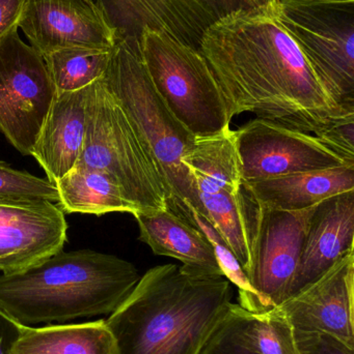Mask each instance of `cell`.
Instances as JSON below:
<instances>
[{
    "mask_svg": "<svg viewBox=\"0 0 354 354\" xmlns=\"http://www.w3.org/2000/svg\"><path fill=\"white\" fill-rule=\"evenodd\" d=\"M191 216L193 226L203 232L213 247L218 266L224 278L228 279L231 284L238 288L239 305L251 313L255 303V295L240 262L207 218L195 210L191 212Z\"/></svg>",
    "mask_w": 354,
    "mask_h": 354,
    "instance_id": "d4e9b609",
    "label": "cell"
},
{
    "mask_svg": "<svg viewBox=\"0 0 354 354\" xmlns=\"http://www.w3.org/2000/svg\"><path fill=\"white\" fill-rule=\"evenodd\" d=\"M56 95L43 56L18 29L0 39V131L23 156H31Z\"/></svg>",
    "mask_w": 354,
    "mask_h": 354,
    "instance_id": "30bf717a",
    "label": "cell"
},
{
    "mask_svg": "<svg viewBox=\"0 0 354 354\" xmlns=\"http://www.w3.org/2000/svg\"><path fill=\"white\" fill-rule=\"evenodd\" d=\"M54 183L60 197L57 205L68 214L139 212L114 179L104 172L75 166Z\"/></svg>",
    "mask_w": 354,
    "mask_h": 354,
    "instance_id": "44dd1931",
    "label": "cell"
},
{
    "mask_svg": "<svg viewBox=\"0 0 354 354\" xmlns=\"http://www.w3.org/2000/svg\"><path fill=\"white\" fill-rule=\"evenodd\" d=\"M354 252L278 309L293 328L330 335L354 348Z\"/></svg>",
    "mask_w": 354,
    "mask_h": 354,
    "instance_id": "5bb4252c",
    "label": "cell"
},
{
    "mask_svg": "<svg viewBox=\"0 0 354 354\" xmlns=\"http://www.w3.org/2000/svg\"><path fill=\"white\" fill-rule=\"evenodd\" d=\"M243 180L353 166L309 133L255 118L235 131Z\"/></svg>",
    "mask_w": 354,
    "mask_h": 354,
    "instance_id": "7c38bea8",
    "label": "cell"
},
{
    "mask_svg": "<svg viewBox=\"0 0 354 354\" xmlns=\"http://www.w3.org/2000/svg\"><path fill=\"white\" fill-rule=\"evenodd\" d=\"M270 0H95L118 39H135L145 29L159 31L199 50L212 24L243 8Z\"/></svg>",
    "mask_w": 354,
    "mask_h": 354,
    "instance_id": "8fae6325",
    "label": "cell"
},
{
    "mask_svg": "<svg viewBox=\"0 0 354 354\" xmlns=\"http://www.w3.org/2000/svg\"><path fill=\"white\" fill-rule=\"evenodd\" d=\"M55 183L48 178H41L26 171L14 169L0 161V205L51 202L58 204Z\"/></svg>",
    "mask_w": 354,
    "mask_h": 354,
    "instance_id": "cb8c5ba5",
    "label": "cell"
},
{
    "mask_svg": "<svg viewBox=\"0 0 354 354\" xmlns=\"http://www.w3.org/2000/svg\"><path fill=\"white\" fill-rule=\"evenodd\" d=\"M276 2L281 25L326 93L354 112V2Z\"/></svg>",
    "mask_w": 354,
    "mask_h": 354,
    "instance_id": "52a82bcc",
    "label": "cell"
},
{
    "mask_svg": "<svg viewBox=\"0 0 354 354\" xmlns=\"http://www.w3.org/2000/svg\"><path fill=\"white\" fill-rule=\"evenodd\" d=\"M242 185L247 195L263 207L297 212L354 191V165L243 180Z\"/></svg>",
    "mask_w": 354,
    "mask_h": 354,
    "instance_id": "ac0fdd59",
    "label": "cell"
},
{
    "mask_svg": "<svg viewBox=\"0 0 354 354\" xmlns=\"http://www.w3.org/2000/svg\"><path fill=\"white\" fill-rule=\"evenodd\" d=\"M242 307L232 304L226 317L212 333L199 354H260L245 340L241 328Z\"/></svg>",
    "mask_w": 354,
    "mask_h": 354,
    "instance_id": "484cf974",
    "label": "cell"
},
{
    "mask_svg": "<svg viewBox=\"0 0 354 354\" xmlns=\"http://www.w3.org/2000/svg\"><path fill=\"white\" fill-rule=\"evenodd\" d=\"M247 195L249 262L245 270L255 295L251 313H264L289 297L303 241L317 205L297 212L269 209Z\"/></svg>",
    "mask_w": 354,
    "mask_h": 354,
    "instance_id": "9c48e42d",
    "label": "cell"
},
{
    "mask_svg": "<svg viewBox=\"0 0 354 354\" xmlns=\"http://www.w3.org/2000/svg\"><path fill=\"white\" fill-rule=\"evenodd\" d=\"M68 223L51 202L0 205V272H24L62 251Z\"/></svg>",
    "mask_w": 354,
    "mask_h": 354,
    "instance_id": "9a60e30c",
    "label": "cell"
},
{
    "mask_svg": "<svg viewBox=\"0 0 354 354\" xmlns=\"http://www.w3.org/2000/svg\"><path fill=\"white\" fill-rule=\"evenodd\" d=\"M112 50L67 48L43 56L56 93L89 86L105 76Z\"/></svg>",
    "mask_w": 354,
    "mask_h": 354,
    "instance_id": "7402d4cb",
    "label": "cell"
},
{
    "mask_svg": "<svg viewBox=\"0 0 354 354\" xmlns=\"http://www.w3.org/2000/svg\"><path fill=\"white\" fill-rule=\"evenodd\" d=\"M25 326H21L0 310V354H10Z\"/></svg>",
    "mask_w": 354,
    "mask_h": 354,
    "instance_id": "f546056e",
    "label": "cell"
},
{
    "mask_svg": "<svg viewBox=\"0 0 354 354\" xmlns=\"http://www.w3.org/2000/svg\"><path fill=\"white\" fill-rule=\"evenodd\" d=\"M139 49L160 97L195 138L230 128L228 104L199 50L151 29L141 32Z\"/></svg>",
    "mask_w": 354,
    "mask_h": 354,
    "instance_id": "8992f818",
    "label": "cell"
},
{
    "mask_svg": "<svg viewBox=\"0 0 354 354\" xmlns=\"http://www.w3.org/2000/svg\"><path fill=\"white\" fill-rule=\"evenodd\" d=\"M27 0H0V39L19 28Z\"/></svg>",
    "mask_w": 354,
    "mask_h": 354,
    "instance_id": "f1b7e54d",
    "label": "cell"
},
{
    "mask_svg": "<svg viewBox=\"0 0 354 354\" xmlns=\"http://www.w3.org/2000/svg\"><path fill=\"white\" fill-rule=\"evenodd\" d=\"M75 166L112 177L139 212L168 208V189L157 165L104 77L91 85L85 140Z\"/></svg>",
    "mask_w": 354,
    "mask_h": 354,
    "instance_id": "5b68a950",
    "label": "cell"
},
{
    "mask_svg": "<svg viewBox=\"0 0 354 354\" xmlns=\"http://www.w3.org/2000/svg\"><path fill=\"white\" fill-rule=\"evenodd\" d=\"M200 52L232 118L247 112L316 136L330 122L354 113L326 93L281 25L276 0L216 21L204 33Z\"/></svg>",
    "mask_w": 354,
    "mask_h": 354,
    "instance_id": "6da1fadb",
    "label": "cell"
},
{
    "mask_svg": "<svg viewBox=\"0 0 354 354\" xmlns=\"http://www.w3.org/2000/svg\"><path fill=\"white\" fill-rule=\"evenodd\" d=\"M241 328L249 346L260 354H301L294 328L278 307L264 313L242 308Z\"/></svg>",
    "mask_w": 354,
    "mask_h": 354,
    "instance_id": "603a6c76",
    "label": "cell"
},
{
    "mask_svg": "<svg viewBox=\"0 0 354 354\" xmlns=\"http://www.w3.org/2000/svg\"><path fill=\"white\" fill-rule=\"evenodd\" d=\"M301 354H354V348L330 335L294 330Z\"/></svg>",
    "mask_w": 354,
    "mask_h": 354,
    "instance_id": "83f0119b",
    "label": "cell"
},
{
    "mask_svg": "<svg viewBox=\"0 0 354 354\" xmlns=\"http://www.w3.org/2000/svg\"><path fill=\"white\" fill-rule=\"evenodd\" d=\"M10 354H116L105 320L85 324L25 326Z\"/></svg>",
    "mask_w": 354,
    "mask_h": 354,
    "instance_id": "ffe728a7",
    "label": "cell"
},
{
    "mask_svg": "<svg viewBox=\"0 0 354 354\" xmlns=\"http://www.w3.org/2000/svg\"><path fill=\"white\" fill-rule=\"evenodd\" d=\"M222 276H202L163 264L141 277L105 320L116 354H199L232 305Z\"/></svg>",
    "mask_w": 354,
    "mask_h": 354,
    "instance_id": "7a4b0ae2",
    "label": "cell"
},
{
    "mask_svg": "<svg viewBox=\"0 0 354 354\" xmlns=\"http://www.w3.org/2000/svg\"><path fill=\"white\" fill-rule=\"evenodd\" d=\"M184 164L204 218L218 231L245 272L249 262L247 195L235 131L229 128L212 136L195 138Z\"/></svg>",
    "mask_w": 354,
    "mask_h": 354,
    "instance_id": "ba28073f",
    "label": "cell"
},
{
    "mask_svg": "<svg viewBox=\"0 0 354 354\" xmlns=\"http://www.w3.org/2000/svg\"><path fill=\"white\" fill-rule=\"evenodd\" d=\"M351 252H354V191L318 204L303 241L289 297L315 282Z\"/></svg>",
    "mask_w": 354,
    "mask_h": 354,
    "instance_id": "2e32d148",
    "label": "cell"
},
{
    "mask_svg": "<svg viewBox=\"0 0 354 354\" xmlns=\"http://www.w3.org/2000/svg\"><path fill=\"white\" fill-rule=\"evenodd\" d=\"M91 85L70 93H56L31 151L52 183L72 170L80 155Z\"/></svg>",
    "mask_w": 354,
    "mask_h": 354,
    "instance_id": "e0dca14e",
    "label": "cell"
},
{
    "mask_svg": "<svg viewBox=\"0 0 354 354\" xmlns=\"http://www.w3.org/2000/svg\"><path fill=\"white\" fill-rule=\"evenodd\" d=\"M141 277L131 262L114 255L60 251L24 272L0 274V310L28 328L110 315Z\"/></svg>",
    "mask_w": 354,
    "mask_h": 354,
    "instance_id": "3957f363",
    "label": "cell"
},
{
    "mask_svg": "<svg viewBox=\"0 0 354 354\" xmlns=\"http://www.w3.org/2000/svg\"><path fill=\"white\" fill-rule=\"evenodd\" d=\"M316 136L345 161L354 164V113L334 120Z\"/></svg>",
    "mask_w": 354,
    "mask_h": 354,
    "instance_id": "4316f807",
    "label": "cell"
},
{
    "mask_svg": "<svg viewBox=\"0 0 354 354\" xmlns=\"http://www.w3.org/2000/svg\"><path fill=\"white\" fill-rule=\"evenodd\" d=\"M133 216L139 225V241L155 255L175 258L195 274L224 277L207 237L172 210L135 212Z\"/></svg>",
    "mask_w": 354,
    "mask_h": 354,
    "instance_id": "d6986e66",
    "label": "cell"
},
{
    "mask_svg": "<svg viewBox=\"0 0 354 354\" xmlns=\"http://www.w3.org/2000/svg\"><path fill=\"white\" fill-rule=\"evenodd\" d=\"M19 27L42 56L67 48L112 50L116 43L95 0H27Z\"/></svg>",
    "mask_w": 354,
    "mask_h": 354,
    "instance_id": "4fadbf2b",
    "label": "cell"
},
{
    "mask_svg": "<svg viewBox=\"0 0 354 354\" xmlns=\"http://www.w3.org/2000/svg\"><path fill=\"white\" fill-rule=\"evenodd\" d=\"M278 2L290 3H330V2H354V0H276Z\"/></svg>",
    "mask_w": 354,
    "mask_h": 354,
    "instance_id": "4dcf8cb0",
    "label": "cell"
},
{
    "mask_svg": "<svg viewBox=\"0 0 354 354\" xmlns=\"http://www.w3.org/2000/svg\"><path fill=\"white\" fill-rule=\"evenodd\" d=\"M104 80L157 165L168 189V209L193 226L191 212L203 216L204 212L184 161L195 147V137L160 97L139 41H116Z\"/></svg>",
    "mask_w": 354,
    "mask_h": 354,
    "instance_id": "277c9868",
    "label": "cell"
}]
</instances>
